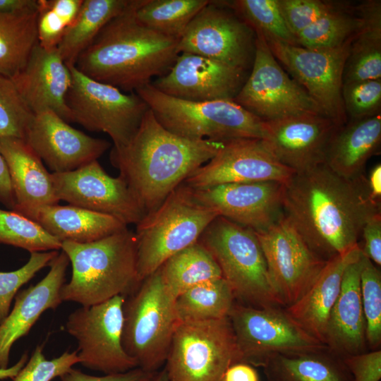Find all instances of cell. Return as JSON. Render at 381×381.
I'll list each match as a JSON object with an SVG mask.
<instances>
[{
    "label": "cell",
    "mask_w": 381,
    "mask_h": 381,
    "mask_svg": "<svg viewBox=\"0 0 381 381\" xmlns=\"http://www.w3.org/2000/svg\"><path fill=\"white\" fill-rule=\"evenodd\" d=\"M360 288L367 346L369 351L378 350L381 345V272L363 253Z\"/></svg>",
    "instance_id": "41"
},
{
    "label": "cell",
    "mask_w": 381,
    "mask_h": 381,
    "mask_svg": "<svg viewBox=\"0 0 381 381\" xmlns=\"http://www.w3.org/2000/svg\"><path fill=\"white\" fill-rule=\"evenodd\" d=\"M255 35L251 72L234 100L262 121L322 114L305 89L280 66L264 37Z\"/></svg>",
    "instance_id": "13"
},
{
    "label": "cell",
    "mask_w": 381,
    "mask_h": 381,
    "mask_svg": "<svg viewBox=\"0 0 381 381\" xmlns=\"http://www.w3.org/2000/svg\"><path fill=\"white\" fill-rule=\"evenodd\" d=\"M255 234L274 291L280 305L287 308L306 293L327 261L311 250L284 214L265 231Z\"/></svg>",
    "instance_id": "15"
},
{
    "label": "cell",
    "mask_w": 381,
    "mask_h": 381,
    "mask_svg": "<svg viewBox=\"0 0 381 381\" xmlns=\"http://www.w3.org/2000/svg\"><path fill=\"white\" fill-rule=\"evenodd\" d=\"M209 0H143L137 20L145 27L179 40L196 14Z\"/></svg>",
    "instance_id": "36"
},
{
    "label": "cell",
    "mask_w": 381,
    "mask_h": 381,
    "mask_svg": "<svg viewBox=\"0 0 381 381\" xmlns=\"http://www.w3.org/2000/svg\"><path fill=\"white\" fill-rule=\"evenodd\" d=\"M52 179L60 201L111 216L126 226L136 225L145 216L126 181L109 175L97 160L73 171L52 173Z\"/></svg>",
    "instance_id": "17"
},
{
    "label": "cell",
    "mask_w": 381,
    "mask_h": 381,
    "mask_svg": "<svg viewBox=\"0 0 381 381\" xmlns=\"http://www.w3.org/2000/svg\"><path fill=\"white\" fill-rule=\"evenodd\" d=\"M367 186L371 198L381 202V165L377 164L366 176Z\"/></svg>",
    "instance_id": "53"
},
{
    "label": "cell",
    "mask_w": 381,
    "mask_h": 381,
    "mask_svg": "<svg viewBox=\"0 0 381 381\" xmlns=\"http://www.w3.org/2000/svg\"><path fill=\"white\" fill-rule=\"evenodd\" d=\"M198 241L212 255L240 303L257 308L282 306L254 231L218 216Z\"/></svg>",
    "instance_id": "7"
},
{
    "label": "cell",
    "mask_w": 381,
    "mask_h": 381,
    "mask_svg": "<svg viewBox=\"0 0 381 381\" xmlns=\"http://www.w3.org/2000/svg\"><path fill=\"white\" fill-rule=\"evenodd\" d=\"M283 210L311 250L327 261L358 245L380 203L370 196L365 174L348 179L322 164L284 183Z\"/></svg>",
    "instance_id": "1"
},
{
    "label": "cell",
    "mask_w": 381,
    "mask_h": 381,
    "mask_svg": "<svg viewBox=\"0 0 381 381\" xmlns=\"http://www.w3.org/2000/svg\"><path fill=\"white\" fill-rule=\"evenodd\" d=\"M229 318L241 361L253 367H262L275 355H297L327 348L282 306L257 308L235 303Z\"/></svg>",
    "instance_id": "10"
},
{
    "label": "cell",
    "mask_w": 381,
    "mask_h": 381,
    "mask_svg": "<svg viewBox=\"0 0 381 381\" xmlns=\"http://www.w3.org/2000/svg\"><path fill=\"white\" fill-rule=\"evenodd\" d=\"M38 0H0V14H16L37 11Z\"/></svg>",
    "instance_id": "52"
},
{
    "label": "cell",
    "mask_w": 381,
    "mask_h": 381,
    "mask_svg": "<svg viewBox=\"0 0 381 381\" xmlns=\"http://www.w3.org/2000/svg\"><path fill=\"white\" fill-rule=\"evenodd\" d=\"M222 146L223 142L191 140L171 133L149 109L129 142L120 148L112 147L110 161L145 215L158 208Z\"/></svg>",
    "instance_id": "2"
},
{
    "label": "cell",
    "mask_w": 381,
    "mask_h": 381,
    "mask_svg": "<svg viewBox=\"0 0 381 381\" xmlns=\"http://www.w3.org/2000/svg\"><path fill=\"white\" fill-rule=\"evenodd\" d=\"M363 246L362 253L375 265H381V212L371 217L363 225L361 233Z\"/></svg>",
    "instance_id": "48"
},
{
    "label": "cell",
    "mask_w": 381,
    "mask_h": 381,
    "mask_svg": "<svg viewBox=\"0 0 381 381\" xmlns=\"http://www.w3.org/2000/svg\"><path fill=\"white\" fill-rule=\"evenodd\" d=\"M351 373L353 381H380L381 379V350L343 358Z\"/></svg>",
    "instance_id": "47"
},
{
    "label": "cell",
    "mask_w": 381,
    "mask_h": 381,
    "mask_svg": "<svg viewBox=\"0 0 381 381\" xmlns=\"http://www.w3.org/2000/svg\"><path fill=\"white\" fill-rule=\"evenodd\" d=\"M69 262L61 250L50 262L47 275L16 294L12 310L0 323V368L8 367L12 346L29 333L43 313L55 310L63 302L60 291Z\"/></svg>",
    "instance_id": "24"
},
{
    "label": "cell",
    "mask_w": 381,
    "mask_h": 381,
    "mask_svg": "<svg viewBox=\"0 0 381 381\" xmlns=\"http://www.w3.org/2000/svg\"><path fill=\"white\" fill-rule=\"evenodd\" d=\"M295 173L272 155L262 139L236 138L223 141L217 153L183 183L191 188L258 181L285 183Z\"/></svg>",
    "instance_id": "18"
},
{
    "label": "cell",
    "mask_w": 381,
    "mask_h": 381,
    "mask_svg": "<svg viewBox=\"0 0 381 381\" xmlns=\"http://www.w3.org/2000/svg\"><path fill=\"white\" fill-rule=\"evenodd\" d=\"M124 301L125 296L119 295L68 315L66 329L77 341L79 363L85 368L106 375L138 367L122 344Z\"/></svg>",
    "instance_id": "12"
},
{
    "label": "cell",
    "mask_w": 381,
    "mask_h": 381,
    "mask_svg": "<svg viewBox=\"0 0 381 381\" xmlns=\"http://www.w3.org/2000/svg\"><path fill=\"white\" fill-rule=\"evenodd\" d=\"M68 66L72 83L66 102L72 122L107 134L114 148L126 145L149 109L147 104L135 92L125 93L87 77L75 66Z\"/></svg>",
    "instance_id": "11"
},
{
    "label": "cell",
    "mask_w": 381,
    "mask_h": 381,
    "mask_svg": "<svg viewBox=\"0 0 381 381\" xmlns=\"http://www.w3.org/2000/svg\"><path fill=\"white\" fill-rule=\"evenodd\" d=\"M235 296L223 279L195 285L175 298V309L180 322L218 320L229 317Z\"/></svg>",
    "instance_id": "34"
},
{
    "label": "cell",
    "mask_w": 381,
    "mask_h": 381,
    "mask_svg": "<svg viewBox=\"0 0 381 381\" xmlns=\"http://www.w3.org/2000/svg\"><path fill=\"white\" fill-rule=\"evenodd\" d=\"M284 188L281 182L258 181L190 188L195 200L218 216L260 232L284 215Z\"/></svg>",
    "instance_id": "20"
},
{
    "label": "cell",
    "mask_w": 381,
    "mask_h": 381,
    "mask_svg": "<svg viewBox=\"0 0 381 381\" xmlns=\"http://www.w3.org/2000/svg\"><path fill=\"white\" fill-rule=\"evenodd\" d=\"M0 243L30 253L59 250L61 241L39 224L13 210L0 209Z\"/></svg>",
    "instance_id": "39"
},
{
    "label": "cell",
    "mask_w": 381,
    "mask_h": 381,
    "mask_svg": "<svg viewBox=\"0 0 381 381\" xmlns=\"http://www.w3.org/2000/svg\"><path fill=\"white\" fill-rule=\"evenodd\" d=\"M61 250L72 267L70 281L61 289L62 301L91 306L126 297L140 284L135 236L128 227L89 243L63 241Z\"/></svg>",
    "instance_id": "4"
},
{
    "label": "cell",
    "mask_w": 381,
    "mask_h": 381,
    "mask_svg": "<svg viewBox=\"0 0 381 381\" xmlns=\"http://www.w3.org/2000/svg\"><path fill=\"white\" fill-rule=\"evenodd\" d=\"M262 368L268 381H353L343 358L327 348L297 355H275Z\"/></svg>",
    "instance_id": "31"
},
{
    "label": "cell",
    "mask_w": 381,
    "mask_h": 381,
    "mask_svg": "<svg viewBox=\"0 0 381 381\" xmlns=\"http://www.w3.org/2000/svg\"><path fill=\"white\" fill-rule=\"evenodd\" d=\"M217 217L214 211L195 200L191 188L185 183L174 190L158 208L136 224L139 282L170 257L197 242Z\"/></svg>",
    "instance_id": "6"
},
{
    "label": "cell",
    "mask_w": 381,
    "mask_h": 381,
    "mask_svg": "<svg viewBox=\"0 0 381 381\" xmlns=\"http://www.w3.org/2000/svg\"><path fill=\"white\" fill-rule=\"evenodd\" d=\"M53 173L75 170L97 160L110 147L71 126L52 111L34 114L24 140Z\"/></svg>",
    "instance_id": "22"
},
{
    "label": "cell",
    "mask_w": 381,
    "mask_h": 381,
    "mask_svg": "<svg viewBox=\"0 0 381 381\" xmlns=\"http://www.w3.org/2000/svg\"><path fill=\"white\" fill-rule=\"evenodd\" d=\"M0 152L8 166L16 200L13 211L41 205H57L52 174L23 139L0 138Z\"/></svg>",
    "instance_id": "27"
},
{
    "label": "cell",
    "mask_w": 381,
    "mask_h": 381,
    "mask_svg": "<svg viewBox=\"0 0 381 381\" xmlns=\"http://www.w3.org/2000/svg\"><path fill=\"white\" fill-rule=\"evenodd\" d=\"M159 270L165 287L175 298L195 285L222 278L217 262L198 241L170 257Z\"/></svg>",
    "instance_id": "33"
},
{
    "label": "cell",
    "mask_w": 381,
    "mask_h": 381,
    "mask_svg": "<svg viewBox=\"0 0 381 381\" xmlns=\"http://www.w3.org/2000/svg\"><path fill=\"white\" fill-rule=\"evenodd\" d=\"M361 17L350 12L344 5L320 18L297 36L298 45L310 49H333L342 46L360 28Z\"/></svg>",
    "instance_id": "37"
},
{
    "label": "cell",
    "mask_w": 381,
    "mask_h": 381,
    "mask_svg": "<svg viewBox=\"0 0 381 381\" xmlns=\"http://www.w3.org/2000/svg\"><path fill=\"white\" fill-rule=\"evenodd\" d=\"M33 116L12 79L0 75V138L25 140Z\"/></svg>",
    "instance_id": "42"
},
{
    "label": "cell",
    "mask_w": 381,
    "mask_h": 381,
    "mask_svg": "<svg viewBox=\"0 0 381 381\" xmlns=\"http://www.w3.org/2000/svg\"><path fill=\"white\" fill-rule=\"evenodd\" d=\"M175 297L159 269L125 297L122 344L141 369L155 373L166 362L179 325Z\"/></svg>",
    "instance_id": "8"
},
{
    "label": "cell",
    "mask_w": 381,
    "mask_h": 381,
    "mask_svg": "<svg viewBox=\"0 0 381 381\" xmlns=\"http://www.w3.org/2000/svg\"><path fill=\"white\" fill-rule=\"evenodd\" d=\"M246 71L222 61L180 53L167 73L150 84L165 95L186 100H234L246 80Z\"/></svg>",
    "instance_id": "21"
},
{
    "label": "cell",
    "mask_w": 381,
    "mask_h": 381,
    "mask_svg": "<svg viewBox=\"0 0 381 381\" xmlns=\"http://www.w3.org/2000/svg\"><path fill=\"white\" fill-rule=\"evenodd\" d=\"M28 360V352L24 353L20 359L12 366L6 368H0V380L13 379Z\"/></svg>",
    "instance_id": "54"
},
{
    "label": "cell",
    "mask_w": 381,
    "mask_h": 381,
    "mask_svg": "<svg viewBox=\"0 0 381 381\" xmlns=\"http://www.w3.org/2000/svg\"><path fill=\"white\" fill-rule=\"evenodd\" d=\"M11 78L34 114L52 111L72 122L66 102L72 75L57 47L45 49L37 42L24 66Z\"/></svg>",
    "instance_id": "23"
},
{
    "label": "cell",
    "mask_w": 381,
    "mask_h": 381,
    "mask_svg": "<svg viewBox=\"0 0 381 381\" xmlns=\"http://www.w3.org/2000/svg\"><path fill=\"white\" fill-rule=\"evenodd\" d=\"M37 11L0 14V75L12 78L37 43Z\"/></svg>",
    "instance_id": "35"
},
{
    "label": "cell",
    "mask_w": 381,
    "mask_h": 381,
    "mask_svg": "<svg viewBox=\"0 0 381 381\" xmlns=\"http://www.w3.org/2000/svg\"><path fill=\"white\" fill-rule=\"evenodd\" d=\"M361 256L350 263L344 272L340 294L328 319L325 344L341 358L368 351L363 310L360 275Z\"/></svg>",
    "instance_id": "25"
},
{
    "label": "cell",
    "mask_w": 381,
    "mask_h": 381,
    "mask_svg": "<svg viewBox=\"0 0 381 381\" xmlns=\"http://www.w3.org/2000/svg\"><path fill=\"white\" fill-rule=\"evenodd\" d=\"M59 250L30 253L28 261L21 267L11 272H0V323L11 310L13 298L19 289L42 268L49 266Z\"/></svg>",
    "instance_id": "43"
},
{
    "label": "cell",
    "mask_w": 381,
    "mask_h": 381,
    "mask_svg": "<svg viewBox=\"0 0 381 381\" xmlns=\"http://www.w3.org/2000/svg\"><path fill=\"white\" fill-rule=\"evenodd\" d=\"M238 362L241 356L227 317L179 323L164 368L169 381H223Z\"/></svg>",
    "instance_id": "9"
},
{
    "label": "cell",
    "mask_w": 381,
    "mask_h": 381,
    "mask_svg": "<svg viewBox=\"0 0 381 381\" xmlns=\"http://www.w3.org/2000/svg\"><path fill=\"white\" fill-rule=\"evenodd\" d=\"M278 4L287 28L296 38L301 31L341 4L321 0H278Z\"/></svg>",
    "instance_id": "46"
},
{
    "label": "cell",
    "mask_w": 381,
    "mask_h": 381,
    "mask_svg": "<svg viewBox=\"0 0 381 381\" xmlns=\"http://www.w3.org/2000/svg\"><path fill=\"white\" fill-rule=\"evenodd\" d=\"M352 38L333 49H310L266 40L276 59L305 89L322 114L340 126L347 122L341 88Z\"/></svg>",
    "instance_id": "14"
},
{
    "label": "cell",
    "mask_w": 381,
    "mask_h": 381,
    "mask_svg": "<svg viewBox=\"0 0 381 381\" xmlns=\"http://www.w3.org/2000/svg\"><path fill=\"white\" fill-rule=\"evenodd\" d=\"M381 143L380 114L350 120L339 127L329 144L325 164L348 179L364 174L368 159L377 154Z\"/></svg>",
    "instance_id": "29"
},
{
    "label": "cell",
    "mask_w": 381,
    "mask_h": 381,
    "mask_svg": "<svg viewBox=\"0 0 381 381\" xmlns=\"http://www.w3.org/2000/svg\"><path fill=\"white\" fill-rule=\"evenodd\" d=\"M223 381H260V377L253 365L245 362H238L226 370Z\"/></svg>",
    "instance_id": "51"
},
{
    "label": "cell",
    "mask_w": 381,
    "mask_h": 381,
    "mask_svg": "<svg viewBox=\"0 0 381 381\" xmlns=\"http://www.w3.org/2000/svg\"><path fill=\"white\" fill-rule=\"evenodd\" d=\"M135 92L164 128L181 137L220 142L262 138L263 121L234 100L182 99L161 92L150 83Z\"/></svg>",
    "instance_id": "5"
},
{
    "label": "cell",
    "mask_w": 381,
    "mask_h": 381,
    "mask_svg": "<svg viewBox=\"0 0 381 381\" xmlns=\"http://www.w3.org/2000/svg\"><path fill=\"white\" fill-rule=\"evenodd\" d=\"M143 0H133L111 20L79 55L75 67L98 82L135 92L164 75L179 53V40L141 25L135 12Z\"/></svg>",
    "instance_id": "3"
},
{
    "label": "cell",
    "mask_w": 381,
    "mask_h": 381,
    "mask_svg": "<svg viewBox=\"0 0 381 381\" xmlns=\"http://www.w3.org/2000/svg\"><path fill=\"white\" fill-rule=\"evenodd\" d=\"M155 373L137 367L124 373L95 376L72 368L60 378L61 381H148Z\"/></svg>",
    "instance_id": "49"
},
{
    "label": "cell",
    "mask_w": 381,
    "mask_h": 381,
    "mask_svg": "<svg viewBox=\"0 0 381 381\" xmlns=\"http://www.w3.org/2000/svg\"><path fill=\"white\" fill-rule=\"evenodd\" d=\"M227 6L254 32L265 40L298 45L281 13L278 0H236Z\"/></svg>",
    "instance_id": "38"
},
{
    "label": "cell",
    "mask_w": 381,
    "mask_h": 381,
    "mask_svg": "<svg viewBox=\"0 0 381 381\" xmlns=\"http://www.w3.org/2000/svg\"><path fill=\"white\" fill-rule=\"evenodd\" d=\"M339 127L322 114H301L263 121L262 140L282 164L298 173L325 164Z\"/></svg>",
    "instance_id": "19"
},
{
    "label": "cell",
    "mask_w": 381,
    "mask_h": 381,
    "mask_svg": "<svg viewBox=\"0 0 381 381\" xmlns=\"http://www.w3.org/2000/svg\"><path fill=\"white\" fill-rule=\"evenodd\" d=\"M341 97L350 120L377 115L381 108V79L344 83Z\"/></svg>",
    "instance_id": "44"
},
{
    "label": "cell",
    "mask_w": 381,
    "mask_h": 381,
    "mask_svg": "<svg viewBox=\"0 0 381 381\" xmlns=\"http://www.w3.org/2000/svg\"><path fill=\"white\" fill-rule=\"evenodd\" d=\"M0 202L11 210L16 205L7 164L0 152Z\"/></svg>",
    "instance_id": "50"
},
{
    "label": "cell",
    "mask_w": 381,
    "mask_h": 381,
    "mask_svg": "<svg viewBox=\"0 0 381 381\" xmlns=\"http://www.w3.org/2000/svg\"><path fill=\"white\" fill-rule=\"evenodd\" d=\"M356 9L362 23L351 42L343 83L381 79V1L368 0Z\"/></svg>",
    "instance_id": "30"
},
{
    "label": "cell",
    "mask_w": 381,
    "mask_h": 381,
    "mask_svg": "<svg viewBox=\"0 0 381 381\" xmlns=\"http://www.w3.org/2000/svg\"><path fill=\"white\" fill-rule=\"evenodd\" d=\"M148 381H169V379L167 373L164 368L162 370L155 372Z\"/></svg>",
    "instance_id": "55"
},
{
    "label": "cell",
    "mask_w": 381,
    "mask_h": 381,
    "mask_svg": "<svg viewBox=\"0 0 381 381\" xmlns=\"http://www.w3.org/2000/svg\"><path fill=\"white\" fill-rule=\"evenodd\" d=\"M133 0H83L79 12L57 46L67 66H75L79 55L103 28L127 10Z\"/></svg>",
    "instance_id": "32"
},
{
    "label": "cell",
    "mask_w": 381,
    "mask_h": 381,
    "mask_svg": "<svg viewBox=\"0 0 381 381\" xmlns=\"http://www.w3.org/2000/svg\"><path fill=\"white\" fill-rule=\"evenodd\" d=\"M361 254L358 244L347 253L327 260L306 293L285 308L303 329L324 344L328 319L340 294L345 269Z\"/></svg>",
    "instance_id": "26"
},
{
    "label": "cell",
    "mask_w": 381,
    "mask_h": 381,
    "mask_svg": "<svg viewBox=\"0 0 381 381\" xmlns=\"http://www.w3.org/2000/svg\"><path fill=\"white\" fill-rule=\"evenodd\" d=\"M254 32L227 6L210 1L179 40L177 52L190 53L247 71L253 64Z\"/></svg>",
    "instance_id": "16"
},
{
    "label": "cell",
    "mask_w": 381,
    "mask_h": 381,
    "mask_svg": "<svg viewBox=\"0 0 381 381\" xmlns=\"http://www.w3.org/2000/svg\"><path fill=\"white\" fill-rule=\"evenodd\" d=\"M14 212L35 221L61 243H89L127 227L115 217L72 205H41Z\"/></svg>",
    "instance_id": "28"
},
{
    "label": "cell",
    "mask_w": 381,
    "mask_h": 381,
    "mask_svg": "<svg viewBox=\"0 0 381 381\" xmlns=\"http://www.w3.org/2000/svg\"><path fill=\"white\" fill-rule=\"evenodd\" d=\"M79 363L77 350L66 351L59 357L48 360L44 355L42 345H38L13 381H52Z\"/></svg>",
    "instance_id": "45"
},
{
    "label": "cell",
    "mask_w": 381,
    "mask_h": 381,
    "mask_svg": "<svg viewBox=\"0 0 381 381\" xmlns=\"http://www.w3.org/2000/svg\"><path fill=\"white\" fill-rule=\"evenodd\" d=\"M83 0H38L37 35L45 49L56 48L76 18Z\"/></svg>",
    "instance_id": "40"
}]
</instances>
